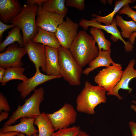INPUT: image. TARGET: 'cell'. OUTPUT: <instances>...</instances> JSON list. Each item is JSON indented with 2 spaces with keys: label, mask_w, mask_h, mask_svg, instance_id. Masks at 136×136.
<instances>
[{
  "label": "cell",
  "mask_w": 136,
  "mask_h": 136,
  "mask_svg": "<svg viewBox=\"0 0 136 136\" xmlns=\"http://www.w3.org/2000/svg\"><path fill=\"white\" fill-rule=\"evenodd\" d=\"M89 32L97 44L99 51H101V50H111V43L106 38L104 33L101 29L91 27Z\"/></svg>",
  "instance_id": "484cf974"
},
{
  "label": "cell",
  "mask_w": 136,
  "mask_h": 136,
  "mask_svg": "<svg viewBox=\"0 0 136 136\" xmlns=\"http://www.w3.org/2000/svg\"><path fill=\"white\" fill-rule=\"evenodd\" d=\"M93 37L85 30L79 31L69 49L74 59L81 67L93 60L99 50Z\"/></svg>",
  "instance_id": "6da1fadb"
},
{
  "label": "cell",
  "mask_w": 136,
  "mask_h": 136,
  "mask_svg": "<svg viewBox=\"0 0 136 136\" xmlns=\"http://www.w3.org/2000/svg\"><path fill=\"white\" fill-rule=\"evenodd\" d=\"M107 92L103 87L92 85L88 81H86L76 99L77 110L89 115L94 114L95 108L98 105L106 103Z\"/></svg>",
  "instance_id": "7a4b0ae2"
},
{
  "label": "cell",
  "mask_w": 136,
  "mask_h": 136,
  "mask_svg": "<svg viewBox=\"0 0 136 136\" xmlns=\"http://www.w3.org/2000/svg\"><path fill=\"white\" fill-rule=\"evenodd\" d=\"M62 77L61 75L54 76L44 74L40 72L39 68H37L33 76L18 84L17 89L20 94V98L24 99L38 85L52 80Z\"/></svg>",
  "instance_id": "7c38bea8"
},
{
  "label": "cell",
  "mask_w": 136,
  "mask_h": 136,
  "mask_svg": "<svg viewBox=\"0 0 136 136\" xmlns=\"http://www.w3.org/2000/svg\"><path fill=\"white\" fill-rule=\"evenodd\" d=\"M45 46L42 44L30 40L24 46L29 59L34 64L36 69L41 67L44 73L46 69Z\"/></svg>",
  "instance_id": "4fadbf2b"
},
{
  "label": "cell",
  "mask_w": 136,
  "mask_h": 136,
  "mask_svg": "<svg viewBox=\"0 0 136 136\" xmlns=\"http://www.w3.org/2000/svg\"><path fill=\"white\" fill-rule=\"evenodd\" d=\"M46 0H27L26 1L27 4L32 5L37 4L38 7H41L43 3Z\"/></svg>",
  "instance_id": "1f68e13d"
},
{
  "label": "cell",
  "mask_w": 136,
  "mask_h": 136,
  "mask_svg": "<svg viewBox=\"0 0 136 136\" xmlns=\"http://www.w3.org/2000/svg\"><path fill=\"white\" fill-rule=\"evenodd\" d=\"M135 62V60L134 59L130 61L127 67L123 71L121 79L117 84L112 90L107 92V95H114L118 100H121L123 97L119 94L118 91L120 89L127 90L129 93H131L132 89L129 87V84L132 79L136 78V70L134 68Z\"/></svg>",
  "instance_id": "5bb4252c"
},
{
  "label": "cell",
  "mask_w": 136,
  "mask_h": 136,
  "mask_svg": "<svg viewBox=\"0 0 136 136\" xmlns=\"http://www.w3.org/2000/svg\"><path fill=\"white\" fill-rule=\"evenodd\" d=\"M38 8L37 4H24L22 7L20 13L10 22L21 30L24 46L28 41L32 40L38 33L36 19Z\"/></svg>",
  "instance_id": "3957f363"
},
{
  "label": "cell",
  "mask_w": 136,
  "mask_h": 136,
  "mask_svg": "<svg viewBox=\"0 0 136 136\" xmlns=\"http://www.w3.org/2000/svg\"><path fill=\"white\" fill-rule=\"evenodd\" d=\"M132 102L134 104L131 105L130 108L136 113V100H132Z\"/></svg>",
  "instance_id": "74e56055"
},
{
  "label": "cell",
  "mask_w": 136,
  "mask_h": 136,
  "mask_svg": "<svg viewBox=\"0 0 136 136\" xmlns=\"http://www.w3.org/2000/svg\"><path fill=\"white\" fill-rule=\"evenodd\" d=\"M111 50H101L99 51L98 55L89 64V67L83 71L82 73L88 75L91 71L101 66L108 67L112 64H115L111 58Z\"/></svg>",
  "instance_id": "ac0fdd59"
},
{
  "label": "cell",
  "mask_w": 136,
  "mask_h": 136,
  "mask_svg": "<svg viewBox=\"0 0 136 136\" xmlns=\"http://www.w3.org/2000/svg\"><path fill=\"white\" fill-rule=\"evenodd\" d=\"M19 132L17 131H11L6 132H0V136H16Z\"/></svg>",
  "instance_id": "836d02e7"
},
{
  "label": "cell",
  "mask_w": 136,
  "mask_h": 136,
  "mask_svg": "<svg viewBox=\"0 0 136 136\" xmlns=\"http://www.w3.org/2000/svg\"><path fill=\"white\" fill-rule=\"evenodd\" d=\"M34 123L38 128L37 136H51L55 131L50 120L45 112L41 113L35 118Z\"/></svg>",
  "instance_id": "ffe728a7"
},
{
  "label": "cell",
  "mask_w": 136,
  "mask_h": 136,
  "mask_svg": "<svg viewBox=\"0 0 136 136\" xmlns=\"http://www.w3.org/2000/svg\"><path fill=\"white\" fill-rule=\"evenodd\" d=\"M77 136H89V135L86 132L80 129Z\"/></svg>",
  "instance_id": "f35d334b"
},
{
  "label": "cell",
  "mask_w": 136,
  "mask_h": 136,
  "mask_svg": "<svg viewBox=\"0 0 136 136\" xmlns=\"http://www.w3.org/2000/svg\"><path fill=\"white\" fill-rule=\"evenodd\" d=\"M118 13L126 14L133 21L136 22V11L133 10L131 8L129 4L124 6L118 12Z\"/></svg>",
  "instance_id": "83f0119b"
},
{
  "label": "cell",
  "mask_w": 136,
  "mask_h": 136,
  "mask_svg": "<svg viewBox=\"0 0 136 136\" xmlns=\"http://www.w3.org/2000/svg\"><path fill=\"white\" fill-rule=\"evenodd\" d=\"M21 29L16 26L8 33V35L0 44V52H4L7 46L17 42L21 47H23V36L20 33Z\"/></svg>",
  "instance_id": "44dd1931"
},
{
  "label": "cell",
  "mask_w": 136,
  "mask_h": 136,
  "mask_svg": "<svg viewBox=\"0 0 136 136\" xmlns=\"http://www.w3.org/2000/svg\"><path fill=\"white\" fill-rule=\"evenodd\" d=\"M38 27V33L32 40L33 41L57 49L61 46L55 33Z\"/></svg>",
  "instance_id": "d6986e66"
},
{
  "label": "cell",
  "mask_w": 136,
  "mask_h": 136,
  "mask_svg": "<svg viewBox=\"0 0 136 136\" xmlns=\"http://www.w3.org/2000/svg\"><path fill=\"white\" fill-rule=\"evenodd\" d=\"M65 0H46L43 3L42 8L45 10L56 13L65 16L67 14L68 9L66 6Z\"/></svg>",
  "instance_id": "7402d4cb"
},
{
  "label": "cell",
  "mask_w": 136,
  "mask_h": 136,
  "mask_svg": "<svg viewBox=\"0 0 136 136\" xmlns=\"http://www.w3.org/2000/svg\"><path fill=\"white\" fill-rule=\"evenodd\" d=\"M80 129L75 126L60 129L54 132L51 136H77Z\"/></svg>",
  "instance_id": "4316f807"
},
{
  "label": "cell",
  "mask_w": 136,
  "mask_h": 136,
  "mask_svg": "<svg viewBox=\"0 0 136 136\" xmlns=\"http://www.w3.org/2000/svg\"><path fill=\"white\" fill-rule=\"evenodd\" d=\"M10 107L7 98L1 92H0V112L2 111L8 112L10 111Z\"/></svg>",
  "instance_id": "f546056e"
},
{
  "label": "cell",
  "mask_w": 136,
  "mask_h": 136,
  "mask_svg": "<svg viewBox=\"0 0 136 136\" xmlns=\"http://www.w3.org/2000/svg\"><path fill=\"white\" fill-rule=\"evenodd\" d=\"M46 75L56 76L60 75L58 49L45 46Z\"/></svg>",
  "instance_id": "e0dca14e"
},
{
  "label": "cell",
  "mask_w": 136,
  "mask_h": 136,
  "mask_svg": "<svg viewBox=\"0 0 136 136\" xmlns=\"http://www.w3.org/2000/svg\"><path fill=\"white\" fill-rule=\"evenodd\" d=\"M36 16L38 27L55 33L58 26L64 21L65 16L46 11L41 6L38 7Z\"/></svg>",
  "instance_id": "8fae6325"
},
{
  "label": "cell",
  "mask_w": 136,
  "mask_h": 136,
  "mask_svg": "<svg viewBox=\"0 0 136 136\" xmlns=\"http://www.w3.org/2000/svg\"><path fill=\"white\" fill-rule=\"evenodd\" d=\"M65 4L66 7H74L81 11L84 9L85 6L84 0H66Z\"/></svg>",
  "instance_id": "f1b7e54d"
},
{
  "label": "cell",
  "mask_w": 136,
  "mask_h": 136,
  "mask_svg": "<svg viewBox=\"0 0 136 136\" xmlns=\"http://www.w3.org/2000/svg\"><path fill=\"white\" fill-rule=\"evenodd\" d=\"M123 72L121 65L116 63L100 71L94 77V82L110 91L119 83Z\"/></svg>",
  "instance_id": "8992f818"
},
{
  "label": "cell",
  "mask_w": 136,
  "mask_h": 136,
  "mask_svg": "<svg viewBox=\"0 0 136 136\" xmlns=\"http://www.w3.org/2000/svg\"><path fill=\"white\" fill-rule=\"evenodd\" d=\"M55 130L68 127L75 123L77 114L71 104L65 103L59 110L51 114H47Z\"/></svg>",
  "instance_id": "52a82bcc"
},
{
  "label": "cell",
  "mask_w": 136,
  "mask_h": 136,
  "mask_svg": "<svg viewBox=\"0 0 136 136\" xmlns=\"http://www.w3.org/2000/svg\"><path fill=\"white\" fill-rule=\"evenodd\" d=\"M132 8L136 9V5L131 7Z\"/></svg>",
  "instance_id": "60d3db41"
},
{
  "label": "cell",
  "mask_w": 136,
  "mask_h": 136,
  "mask_svg": "<svg viewBox=\"0 0 136 136\" xmlns=\"http://www.w3.org/2000/svg\"><path fill=\"white\" fill-rule=\"evenodd\" d=\"M26 53L24 47H20L18 43L10 45L5 51L0 53V67L6 69L12 67H22L21 59Z\"/></svg>",
  "instance_id": "ba28073f"
},
{
  "label": "cell",
  "mask_w": 136,
  "mask_h": 136,
  "mask_svg": "<svg viewBox=\"0 0 136 136\" xmlns=\"http://www.w3.org/2000/svg\"><path fill=\"white\" fill-rule=\"evenodd\" d=\"M38 135V134H37V133H36L33 135L31 136H27L26 135H25L24 134L21 133V132H19L18 134L16 136H37Z\"/></svg>",
  "instance_id": "ab89813d"
},
{
  "label": "cell",
  "mask_w": 136,
  "mask_h": 136,
  "mask_svg": "<svg viewBox=\"0 0 136 136\" xmlns=\"http://www.w3.org/2000/svg\"><path fill=\"white\" fill-rule=\"evenodd\" d=\"M115 19L117 26L121 29L122 38L129 39L133 33L136 32V22L133 20H125L121 16L118 15L116 16Z\"/></svg>",
  "instance_id": "603a6c76"
},
{
  "label": "cell",
  "mask_w": 136,
  "mask_h": 136,
  "mask_svg": "<svg viewBox=\"0 0 136 136\" xmlns=\"http://www.w3.org/2000/svg\"><path fill=\"white\" fill-rule=\"evenodd\" d=\"M16 26L13 24H8L3 23L0 20V41L2 42L3 34L6 30L10 28H12Z\"/></svg>",
  "instance_id": "4dcf8cb0"
},
{
  "label": "cell",
  "mask_w": 136,
  "mask_h": 136,
  "mask_svg": "<svg viewBox=\"0 0 136 136\" xmlns=\"http://www.w3.org/2000/svg\"><path fill=\"white\" fill-rule=\"evenodd\" d=\"M0 122H1L3 120L6 119L9 117V114L8 112L2 111L0 113Z\"/></svg>",
  "instance_id": "e575fe53"
},
{
  "label": "cell",
  "mask_w": 136,
  "mask_h": 136,
  "mask_svg": "<svg viewBox=\"0 0 136 136\" xmlns=\"http://www.w3.org/2000/svg\"><path fill=\"white\" fill-rule=\"evenodd\" d=\"M6 69L4 68L0 67V82L1 83L3 80L5 74Z\"/></svg>",
  "instance_id": "d590c367"
},
{
  "label": "cell",
  "mask_w": 136,
  "mask_h": 136,
  "mask_svg": "<svg viewBox=\"0 0 136 136\" xmlns=\"http://www.w3.org/2000/svg\"><path fill=\"white\" fill-rule=\"evenodd\" d=\"M128 124L131 132L132 136H136V123L131 121L129 122Z\"/></svg>",
  "instance_id": "d6a6232c"
},
{
  "label": "cell",
  "mask_w": 136,
  "mask_h": 136,
  "mask_svg": "<svg viewBox=\"0 0 136 136\" xmlns=\"http://www.w3.org/2000/svg\"><path fill=\"white\" fill-rule=\"evenodd\" d=\"M79 26V24L67 17L58 26L55 34L61 46L69 49L78 34Z\"/></svg>",
  "instance_id": "9c48e42d"
},
{
  "label": "cell",
  "mask_w": 136,
  "mask_h": 136,
  "mask_svg": "<svg viewBox=\"0 0 136 136\" xmlns=\"http://www.w3.org/2000/svg\"><path fill=\"white\" fill-rule=\"evenodd\" d=\"M25 70V68L22 67H12L6 69L1 82L2 86H4L9 81L12 80H26L28 78L23 74Z\"/></svg>",
  "instance_id": "cb8c5ba5"
},
{
  "label": "cell",
  "mask_w": 136,
  "mask_h": 136,
  "mask_svg": "<svg viewBox=\"0 0 136 136\" xmlns=\"http://www.w3.org/2000/svg\"><path fill=\"white\" fill-rule=\"evenodd\" d=\"M134 0H119L115 1V7L113 11L108 15L104 16H101L93 14L92 16L98 22L103 23L106 25H110L113 22L114 17L115 14L119 12L125 5L132 3Z\"/></svg>",
  "instance_id": "d4e9b609"
},
{
  "label": "cell",
  "mask_w": 136,
  "mask_h": 136,
  "mask_svg": "<svg viewBox=\"0 0 136 136\" xmlns=\"http://www.w3.org/2000/svg\"><path fill=\"white\" fill-rule=\"evenodd\" d=\"M22 106L19 105L3 126L10 125L23 117L36 118L41 114L40 107L44 99V91L42 87L36 89Z\"/></svg>",
  "instance_id": "5b68a950"
},
{
  "label": "cell",
  "mask_w": 136,
  "mask_h": 136,
  "mask_svg": "<svg viewBox=\"0 0 136 136\" xmlns=\"http://www.w3.org/2000/svg\"><path fill=\"white\" fill-rule=\"evenodd\" d=\"M58 52L60 75L71 85L79 86L83 73L82 67L74 59L69 49L61 46Z\"/></svg>",
  "instance_id": "277c9868"
},
{
  "label": "cell",
  "mask_w": 136,
  "mask_h": 136,
  "mask_svg": "<svg viewBox=\"0 0 136 136\" xmlns=\"http://www.w3.org/2000/svg\"><path fill=\"white\" fill-rule=\"evenodd\" d=\"M79 24L85 30H87L90 26L103 29L112 35V37L111 38L112 40L114 38L115 39V42L119 40L121 41L124 44V47L126 52H132L133 50V45H132L129 41H126L122 37L120 32L117 27L114 18L113 19L112 23L110 25H103L94 17H93L90 20L82 19L79 21Z\"/></svg>",
  "instance_id": "30bf717a"
},
{
  "label": "cell",
  "mask_w": 136,
  "mask_h": 136,
  "mask_svg": "<svg viewBox=\"0 0 136 136\" xmlns=\"http://www.w3.org/2000/svg\"><path fill=\"white\" fill-rule=\"evenodd\" d=\"M36 118L23 117L20 119V123L14 125L3 126L0 132H6L17 131L21 132L27 136H31L38 132L34 126Z\"/></svg>",
  "instance_id": "2e32d148"
},
{
  "label": "cell",
  "mask_w": 136,
  "mask_h": 136,
  "mask_svg": "<svg viewBox=\"0 0 136 136\" xmlns=\"http://www.w3.org/2000/svg\"><path fill=\"white\" fill-rule=\"evenodd\" d=\"M136 37V32L133 33L131 37L129 38V41L132 45H133L135 43V40Z\"/></svg>",
  "instance_id": "8d00e7d4"
},
{
  "label": "cell",
  "mask_w": 136,
  "mask_h": 136,
  "mask_svg": "<svg viewBox=\"0 0 136 136\" xmlns=\"http://www.w3.org/2000/svg\"><path fill=\"white\" fill-rule=\"evenodd\" d=\"M22 7L18 0H0V19L8 24L21 12Z\"/></svg>",
  "instance_id": "9a60e30c"
}]
</instances>
